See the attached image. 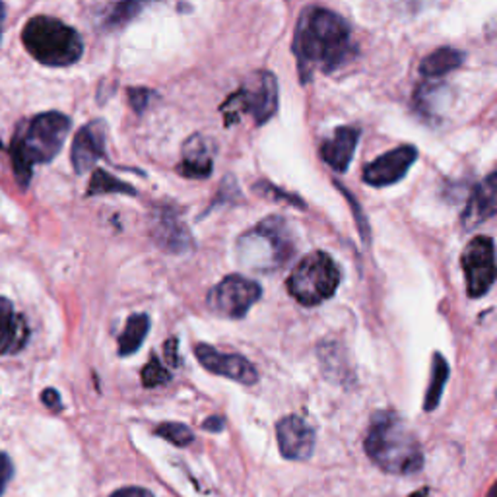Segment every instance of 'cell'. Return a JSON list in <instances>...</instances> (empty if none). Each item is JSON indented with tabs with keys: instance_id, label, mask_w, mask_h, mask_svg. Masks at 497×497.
Instances as JSON below:
<instances>
[{
	"instance_id": "cell-8",
	"label": "cell",
	"mask_w": 497,
	"mask_h": 497,
	"mask_svg": "<svg viewBox=\"0 0 497 497\" xmlns=\"http://www.w3.org/2000/svg\"><path fill=\"white\" fill-rule=\"evenodd\" d=\"M261 295V283L241 274H230L210 290L208 307L220 317L244 319Z\"/></svg>"
},
{
	"instance_id": "cell-24",
	"label": "cell",
	"mask_w": 497,
	"mask_h": 497,
	"mask_svg": "<svg viewBox=\"0 0 497 497\" xmlns=\"http://www.w3.org/2000/svg\"><path fill=\"white\" fill-rule=\"evenodd\" d=\"M155 435L165 439L175 447H187L194 442V433L191 428H187L184 423H177V422H165L160 423L158 428H155Z\"/></svg>"
},
{
	"instance_id": "cell-16",
	"label": "cell",
	"mask_w": 497,
	"mask_h": 497,
	"mask_svg": "<svg viewBox=\"0 0 497 497\" xmlns=\"http://www.w3.org/2000/svg\"><path fill=\"white\" fill-rule=\"evenodd\" d=\"M30 340V326L24 315L16 313L12 302L0 295V356H14Z\"/></svg>"
},
{
	"instance_id": "cell-20",
	"label": "cell",
	"mask_w": 497,
	"mask_h": 497,
	"mask_svg": "<svg viewBox=\"0 0 497 497\" xmlns=\"http://www.w3.org/2000/svg\"><path fill=\"white\" fill-rule=\"evenodd\" d=\"M152 3H158V0H119V3L111 5L104 14V30L113 32L119 30V27H124L126 24H131L140 12H144V8Z\"/></svg>"
},
{
	"instance_id": "cell-25",
	"label": "cell",
	"mask_w": 497,
	"mask_h": 497,
	"mask_svg": "<svg viewBox=\"0 0 497 497\" xmlns=\"http://www.w3.org/2000/svg\"><path fill=\"white\" fill-rule=\"evenodd\" d=\"M140 375H142V385H144L146 389H158L165 385V383L172 381V373L167 372V369L162 365V362L155 356H152V360L144 365Z\"/></svg>"
},
{
	"instance_id": "cell-15",
	"label": "cell",
	"mask_w": 497,
	"mask_h": 497,
	"mask_svg": "<svg viewBox=\"0 0 497 497\" xmlns=\"http://www.w3.org/2000/svg\"><path fill=\"white\" fill-rule=\"evenodd\" d=\"M214 142L203 134H193L183 146L179 174L189 179H206L214 169Z\"/></svg>"
},
{
	"instance_id": "cell-32",
	"label": "cell",
	"mask_w": 497,
	"mask_h": 497,
	"mask_svg": "<svg viewBox=\"0 0 497 497\" xmlns=\"http://www.w3.org/2000/svg\"><path fill=\"white\" fill-rule=\"evenodd\" d=\"M165 353H167V362L177 365L179 360H177V340L175 338L167 340V343H165Z\"/></svg>"
},
{
	"instance_id": "cell-10",
	"label": "cell",
	"mask_w": 497,
	"mask_h": 497,
	"mask_svg": "<svg viewBox=\"0 0 497 497\" xmlns=\"http://www.w3.org/2000/svg\"><path fill=\"white\" fill-rule=\"evenodd\" d=\"M194 356L204 369L210 373L232 379L241 385H257L259 372L247 358L239 356V353H224L208 344H198L194 348Z\"/></svg>"
},
{
	"instance_id": "cell-26",
	"label": "cell",
	"mask_w": 497,
	"mask_h": 497,
	"mask_svg": "<svg viewBox=\"0 0 497 497\" xmlns=\"http://www.w3.org/2000/svg\"><path fill=\"white\" fill-rule=\"evenodd\" d=\"M254 191H257L261 196H266V198H273V201L276 203H283V204H292V206H297V208H305V203L302 201L297 194H292V193H286L282 191L278 187H274L273 183L268 181H259L257 184H254Z\"/></svg>"
},
{
	"instance_id": "cell-17",
	"label": "cell",
	"mask_w": 497,
	"mask_h": 497,
	"mask_svg": "<svg viewBox=\"0 0 497 497\" xmlns=\"http://www.w3.org/2000/svg\"><path fill=\"white\" fill-rule=\"evenodd\" d=\"M360 142V131L353 126H340L321 144V158L329 164L334 172L344 174L352 164L353 152Z\"/></svg>"
},
{
	"instance_id": "cell-27",
	"label": "cell",
	"mask_w": 497,
	"mask_h": 497,
	"mask_svg": "<svg viewBox=\"0 0 497 497\" xmlns=\"http://www.w3.org/2000/svg\"><path fill=\"white\" fill-rule=\"evenodd\" d=\"M12 474H14V466L10 457L6 452H0V495L5 493L8 482L12 480Z\"/></svg>"
},
{
	"instance_id": "cell-21",
	"label": "cell",
	"mask_w": 497,
	"mask_h": 497,
	"mask_svg": "<svg viewBox=\"0 0 497 497\" xmlns=\"http://www.w3.org/2000/svg\"><path fill=\"white\" fill-rule=\"evenodd\" d=\"M148 333H150V317L144 313L131 315L124 324V331L119 336V356L121 358L133 356L134 352L140 350Z\"/></svg>"
},
{
	"instance_id": "cell-12",
	"label": "cell",
	"mask_w": 497,
	"mask_h": 497,
	"mask_svg": "<svg viewBox=\"0 0 497 497\" xmlns=\"http://www.w3.org/2000/svg\"><path fill=\"white\" fill-rule=\"evenodd\" d=\"M150 234L154 244L165 253L183 254L193 249V235L179 220L177 212L172 208H158L152 212Z\"/></svg>"
},
{
	"instance_id": "cell-5",
	"label": "cell",
	"mask_w": 497,
	"mask_h": 497,
	"mask_svg": "<svg viewBox=\"0 0 497 497\" xmlns=\"http://www.w3.org/2000/svg\"><path fill=\"white\" fill-rule=\"evenodd\" d=\"M293 249L288 222L282 216H268L239 237L237 257L251 271L273 273L292 257Z\"/></svg>"
},
{
	"instance_id": "cell-7",
	"label": "cell",
	"mask_w": 497,
	"mask_h": 497,
	"mask_svg": "<svg viewBox=\"0 0 497 497\" xmlns=\"http://www.w3.org/2000/svg\"><path fill=\"white\" fill-rule=\"evenodd\" d=\"M340 280L343 274L331 254L313 251L295 264L288 278V292L302 305L315 307L331 300L340 286Z\"/></svg>"
},
{
	"instance_id": "cell-13",
	"label": "cell",
	"mask_w": 497,
	"mask_h": 497,
	"mask_svg": "<svg viewBox=\"0 0 497 497\" xmlns=\"http://www.w3.org/2000/svg\"><path fill=\"white\" fill-rule=\"evenodd\" d=\"M276 435L282 457L288 461H307L315 451V430L295 414L278 422Z\"/></svg>"
},
{
	"instance_id": "cell-22",
	"label": "cell",
	"mask_w": 497,
	"mask_h": 497,
	"mask_svg": "<svg viewBox=\"0 0 497 497\" xmlns=\"http://www.w3.org/2000/svg\"><path fill=\"white\" fill-rule=\"evenodd\" d=\"M447 379H449V363H447V360L442 356V353H433L430 385H428V393H425V401H423L425 412H433L439 406V403H442Z\"/></svg>"
},
{
	"instance_id": "cell-30",
	"label": "cell",
	"mask_w": 497,
	"mask_h": 497,
	"mask_svg": "<svg viewBox=\"0 0 497 497\" xmlns=\"http://www.w3.org/2000/svg\"><path fill=\"white\" fill-rule=\"evenodd\" d=\"M111 497H154V495L152 492L144 488H123V490H117Z\"/></svg>"
},
{
	"instance_id": "cell-2",
	"label": "cell",
	"mask_w": 497,
	"mask_h": 497,
	"mask_svg": "<svg viewBox=\"0 0 497 497\" xmlns=\"http://www.w3.org/2000/svg\"><path fill=\"white\" fill-rule=\"evenodd\" d=\"M363 447L367 457L387 474L410 476L423 468L418 437L393 410H379L372 416Z\"/></svg>"
},
{
	"instance_id": "cell-18",
	"label": "cell",
	"mask_w": 497,
	"mask_h": 497,
	"mask_svg": "<svg viewBox=\"0 0 497 497\" xmlns=\"http://www.w3.org/2000/svg\"><path fill=\"white\" fill-rule=\"evenodd\" d=\"M497 208V177L490 174L484 181L478 183L468 198L462 212L464 227H476L478 224L490 220Z\"/></svg>"
},
{
	"instance_id": "cell-6",
	"label": "cell",
	"mask_w": 497,
	"mask_h": 497,
	"mask_svg": "<svg viewBox=\"0 0 497 497\" xmlns=\"http://www.w3.org/2000/svg\"><path fill=\"white\" fill-rule=\"evenodd\" d=\"M225 126L239 123L245 115L254 124H264L271 121L278 111V80L268 70L253 73L237 92L225 99L220 107Z\"/></svg>"
},
{
	"instance_id": "cell-23",
	"label": "cell",
	"mask_w": 497,
	"mask_h": 497,
	"mask_svg": "<svg viewBox=\"0 0 497 497\" xmlns=\"http://www.w3.org/2000/svg\"><path fill=\"white\" fill-rule=\"evenodd\" d=\"M113 193L129 194V196L136 194V191L131 187V184H126V183L119 181L117 177L109 175L107 172H104V169H95L94 175H92V181L88 184V196L113 194Z\"/></svg>"
},
{
	"instance_id": "cell-9",
	"label": "cell",
	"mask_w": 497,
	"mask_h": 497,
	"mask_svg": "<svg viewBox=\"0 0 497 497\" xmlns=\"http://www.w3.org/2000/svg\"><path fill=\"white\" fill-rule=\"evenodd\" d=\"M461 264L464 271L466 292L471 297L486 295L495 282V247L492 237H474L462 251Z\"/></svg>"
},
{
	"instance_id": "cell-28",
	"label": "cell",
	"mask_w": 497,
	"mask_h": 497,
	"mask_svg": "<svg viewBox=\"0 0 497 497\" xmlns=\"http://www.w3.org/2000/svg\"><path fill=\"white\" fill-rule=\"evenodd\" d=\"M129 97H131V105L134 107V111L142 113L150 104L148 99L152 97V92L146 88H133V90H129Z\"/></svg>"
},
{
	"instance_id": "cell-31",
	"label": "cell",
	"mask_w": 497,
	"mask_h": 497,
	"mask_svg": "<svg viewBox=\"0 0 497 497\" xmlns=\"http://www.w3.org/2000/svg\"><path fill=\"white\" fill-rule=\"evenodd\" d=\"M203 428H204L206 432H212V433H220V432L225 428V422H224L222 416H212V418H208V420L204 422Z\"/></svg>"
},
{
	"instance_id": "cell-29",
	"label": "cell",
	"mask_w": 497,
	"mask_h": 497,
	"mask_svg": "<svg viewBox=\"0 0 497 497\" xmlns=\"http://www.w3.org/2000/svg\"><path fill=\"white\" fill-rule=\"evenodd\" d=\"M41 403H44L49 410L53 412H61L63 410V401H61V394L56 393L55 389H45L44 393H41Z\"/></svg>"
},
{
	"instance_id": "cell-1",
	"label": "cell",
	"mask_w": 497,
	"mask_h": 497,
	"mask_svg": "<svg viewBox=\"0 0 497 497\" xmlns=\"http://www.w3.org/2000/svg\"><path fill=\"white\" fill-rule=\"evenodd\" d=\"M293 53L303 84L315 70L334 73L353 53L350 25L326 8H305L295 25Z\"/></svg>"
},
{
	"instance_id": "cell-3",
	"label": "cell",
	"mask_w": 497,
	"mask_h": 497,
	"mask_svg": "<svg viewBox=\"0 0 497 497\" xmlns=\"http://www.w3.org/2000/svg\"><path fill=\"white\" fill-rule=\"evenodd\" d=\"M68 133L70 119L59 111L39 113L18 124L10 142V160L22 189H27L37 164H49L59 155Z\"/></svg>"
},
{
	"instance_id": "cell-11",
	"label": "cell",
	"mask_w": 497,
	"mask_h": 497,
	"mask_svg": "<svg viewBox=\"0 0 497 497\" xmlns=\"http://www.w3.org/2000/svg\"><path fill=\"white\" fill-rule=\"evenodd\" d=\"M418 160V150L414 146H399L387 154L379 155L377 160L367 164L363 169V181L372 187H389V184L399 183Z\"/></svg>"
},
{
	"instance_id": "cell-4",
	"label": "cell",
	"mask_w": 497,
	"mask_h": 497,
	"mask_svg": "<svg viewBox=\"0 0 497 497\" xmlns=\"http://www.w3.org/2000/svg\"><path fill=\"white\" fill-rule=\"evenodd\" d=\"M22 44L39 65L51 68L73 66L84 53L80 34L53 16H34L27 20Z\"/></svg>"
},
{
	"instance_id": "cell-33",
	"label": "cell",
	"mask_w": 497,
	"mask_h": 497,
	"mask_svg": "<svg viewBox=\"0 0 497 497\" xmlns=\"http://www.w3.org/2000/svg\"><path fill=\"white\" fill-rule=\"evenodd\" d=\"M5 18H6V8L5 3L0 0V37H3V25H5Z\"/></svg>"
},
{
	"instance_id": "cell-19",
	"label": "cell",
	"mask_w": 497,
	"mask_h": 497,
	"mask_svg": "<svg viewBox=\"0 0 497 497\" xmlns=\"http://www.w3.org/2000/svg\"><path fill=\"white\" fill-rule=\"evenodd\" d=\"M464 63V53L459 49H451V47H442L433 51L432 55L425 56V59L420 63V73L422 76L435 80L442 78L452 70H457Z\"/></svg>"
},
{
	"instance_id": "cell-14",
	"label": "cell",
	"mask_w": 497,
	"mask_h": 497,
	"mask_svg": "<svg viewBox=\"0 0 497 497\" xmlns=\"http://www.w3.org/2000/svg\"><path fill=\"white\" fill-rule=\"evenodd\" d=\"M105 136L107 126L104 121H92L88 124H84L76 133L73 150H70V160H73V167L78 175L90 172V169L104 158Z\"/></svg>"
}]
</instances>
